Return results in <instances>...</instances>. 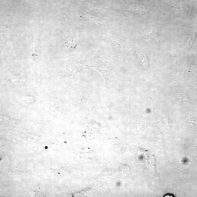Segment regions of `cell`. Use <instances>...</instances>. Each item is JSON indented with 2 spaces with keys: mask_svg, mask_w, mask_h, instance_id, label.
<instances>
[{
  "mask_svg": "<svg viewBox=\"0 0 197 197\" xmlns=\"http://www.w3.org/2000/svg\"><path fill=\"white\" fill-rule=\"evenodd\" d=\"M66 46H68L70 47H74L75 45L74 42L72 41V40H71L70 41H68L65 42Z\"/></svg>",
  "mask_w": 197,
  "mask_h": 197,
  "instance_id": "cell-1",
  "label": "cell"
},
{
  "mask_svg": "<svg viewBox=\"0 0 197 197\" xmlns=\"http://www.w3.org/2000/svg\"><path fill=\"white\" fill-rule=\"evenodd\" d=\"M172 195H171L170 194H167V195H165L164 197H174V196H173Z\"/></svg>",
  "mask_w": 197,
  "mask_h": 197,
  "instance_id": "cell-2",
  "label": "cell"
}]
</instances>
